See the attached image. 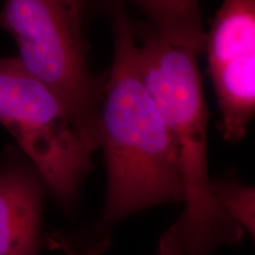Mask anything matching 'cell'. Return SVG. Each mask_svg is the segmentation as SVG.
Segmentation results:
<instances>
[{
    "instance_id": "6da1fadb",
    "label": "cell",
    "mask_w": 255,
    "mask_h": 255,
    "mask_svg": "<svg viewBox=\"0 0 255 255\" xmlns=\"http://www.w3.org/2000/svg\"><path fill=\"white\" fill-rule=\"evenodd\" d=\"M114 34V58L103 77L98 148L108 173L101 219L82 237L53 240L70 255H95L109 244L110 228L139 210L184 200L173 142L157 104L143 82L133 21L120 0H103Z\"/></svg>"
},
{
    "instance_id": "7a4b0ae2",
    "label": "cell",
    "mask_w": 255,
    "mask_h": 255,
    "mask_svg": "<svg viewBox=\"0 0 255 255\" xmlns=\"http://www.w3.org/2000/svg\"><path fill=\"white\" fill-rule=\"evenodd\" d=\"M139 69L176 152L184 189L183 214L165 233L159 255H210L242 238L210 181L207 161L208 108L196 55L178 47L151 24L133 23Z\"/></svg>"
},
{
    "instance_id": "3957f363",
    "label": "cell",
    "mask_w": 255,
    "mask_h": 255,
    "mask_svg": "<svg viewBox=\"0 0 255 255\" xmlns=\"http://www.w3.org/2000/svg\"><path fill=\"white\" fill-rule=\"evenodd\" d=\"M90 0H2L0 28L13 38L19 63L58 96L95 151L103 77L90 72L84 18Z\"/></svg>"
},
{
    "instance_id": "277c9868",
    "label": "cell",
    "mask_w": 255,
    "mask_h": 255,
    "mask_svg": "<svg viewBox=\"0 0 255 255\" xmlns=\"http://www.w3.org/2000/svg\"><path fill=\"white\" fill-rule=\"evenodd\" d=\"M0 124L65 212L77 203L92 149L63 102L15 58H0Z\"/></svg>"
},
{
    "instance_id": "5b68a950",
    "label": "cell",
    "mask_w": 255,
    "mask_h": 255,
    "mask_svg": "<svg viewBox=\"0 0 255 255\" xmlns=\"http://www.w3.org/2000/svg\"><path fill=\"white\" fill-rule=\"evenodd\" d=\"M223 138L237 142L255 114V0H223L206 33Z\"/></svg>"
},
{
    "instance_id": "8992f818",
    "label": "cell",
    "mask_w": 255,
    "mask_h": 255,
    "mask_svg": "<svg viewBox=\"0 0 255 255\" xmlns=\"http://www.w3.org/2000/svg\"><path fill=\"white\" fill-rule=\"evenodd\" d=\"M45 183L31 164L0 168V255H38Z\"/></svg>"
},
{
    "instance_id": "52a82bcc",
    "label": "cell",
    "mask_w": 255,
    "mask_h": 255,
    "mask_svg": "<svg viewBox=\"0 0 255 255\" xmlns=\"http://www.w3.org/2000/svg\"><path fill=\"white\" fill-rule=\"evenodd\" d=\"M129 1L148 15L151 25L168 41L195 55L205 49L200 0H120Z\"/></svg>"
},
{
    "instance_id": "ba28073f",
    "label": "cell",
    "mask_w": 255,
    "mask_h": 255,
    "mask_svg": "<svg viewBox=\"0 0 255 255\" xmlns=\"http://www.w3.org/2000/svg\"><path fill=\"white\" fill-rule=\"evenodd\" d=\"M216 196L226 212L242 228L253 233L254 229V188L225 181L214 183Z\"/></svg>"
}]
</instances>
